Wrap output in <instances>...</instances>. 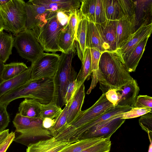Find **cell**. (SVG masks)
<instances>
[{
	"mask_svg": "<svg viewBox=\"0 0 152 152\" xmlns=\"http://www.w3.org/2000/svg\"><path fill=\"white\" fill-rule=\"evenodd\" d=\"M97 79L102 94L110 89L118 90L134 79L127 70L122 57L116 50L106 51L102 53Z\"/></svg>",
	"mask_w": 152,
	"mask_h": 152,
	"instance_id": "obj_1",
	"label": "cell"
},
{
	"mask_svg": "<svg viewBox=\"0 0 152 152\" xmlns=\"http://www.w3.org/2000/svg\"><path fill=\"white\" fill-rule=\"evenodd\" d=\"M54 91L53 77L30 79L3 95L0 98V103L7 107L14 100L25 98L34 99L42 104H46L52 102Z\"/></svg>",
	"mask_w": 152,
	"mask_h": 152,
	"instance_id": "obj_2",
	"label": "cell"
},
{
	"mask_svg": "<svg viewBox=\"0 0 152 152\" xmlns=\"http://www.w3.org/2000/svg\"><path fill=\"white\" fill-rule=\"evenodd\" d=\"M57 12L32 30L37 40L45 52H62L58 45V40L61 32L67 25L68 22L59 18Z\"/></svg>",
	"mask_w": 152,
	"mask_h": 152,
	"instance_id": "obj_3",
	"label": "cell"
},
{
	"mask_svg": "<svg viewBox=\"0 0 152 152\" xmlns=\"http://www.w3.org/2000/svg\"><path fill=\"white\" fill-rule=\"evenodd\" d=\"M42 122L40 118L21 116L14 132V141L28 146L39 140L53 137L50 131L43 127Z\"/></svg>",
	"mask_w": 152,
	"mask_h": 152,
	"instance_id": "obj_4",
	"label": "cell"
},
{
	"mask_svg": "<svg viewBox=\"0 0 152 152\" xmlns=\"http://www.w3.org/2000/svg\"><path fill=\"white\" fill-rule=\"evenodd\" d=\"M74 53V47L67 52H61L56 72L53 77L54 91L52 103L61 108L64 105L66 90L69 83Z\"/></svg>",
	"mask_w": 152,
	"mask_h": 152,
	"instance_id": "obj_5",
	"label": "cell"
},
{
	"mask_svg": "<svg viewBox=\"0 0 152 152\" xmlns=\"http://www.w3.org/2000/svg\"><path fill=\"white\" fill-rule=\"evenodd\" d=\"M26 2L23 0H10L0 9L4 23V29L15 36L26 29Z\"/></svg>",
	"mask_w": 152,
	"mask_h": 152,
	"instance_id": "obj_6",
	"label": "cell"
},
{
	"mask_svg": "<svg viewBox=\"0 0 152 152\" xmlns=\"http://www.w3.org/2000/svg\"><path fill=\"white\" fill-rule=\"evenodd\" d=\"M113 107V104L106 99L105 94H102L92 106L81 110L73 121L65 125L55 136L65 134L86 124Z\"/></svg>",
	"mask_w": 152,
	"mask_h": 152,
	"instance_id": "obj_7",
	"label": "cell"
},
{
	"mask_svg": "<svg viewBox=\"0 0 152 152\" xmlns=\"http://www.w3.org/2000/svg\"><path fill=\"white\" fill-rule=\"evenodd\" d=\"M13 47L21 57L31 64L44 53L32 30L26 29L15 36Z\"/></svg>",
	"mask_w": 152,
	"mask_h": 152,
	"instance_id": "obj_8",
	"label": "cell"
},
{
	"mask_svg": "<svg viewBox=\"0 0 152 152\" xmlns=\"http://www.w3.org/2000/svg\"><path fill=\"white\" fill-rule=\"evenodd\" d=\"M132 108L129 106L116 105L86 124L65 134L57 135L55 137V139L57 141L68 142L71 143L76 142L83 133L91 128L116 115L126 112Z\"/></svg>",
	"mask_w": 152,
	"mask_h": 152,
	"instance_id": "obj_9",
	"label": "cell"
},
{
	"mask_svg": "<svg viewBox=\"0 0 152 152\" xmlns=\"http://www.w3.org/2000/svg\"><path fill=\"white\" fill-rule=\"evenodd\" d=\"M60 59L57 53H44L30 66V79L36 80L53 77L56 71Z\"/></svg>",
	"mask_w": 152,
	"mask_h": 152,
	"instance_id": "obj_10",
	"label": "cell"
},
{
	"mask_svg": "<svg viewBox=\"0 0 152 152\" xmlns=\"http://www.w3.org/2000/svg\"><path fill=\"white\" fill-rule=\"evenodd\" d=\"M149 22L147 20L142 22L135 32L116 50L123 60L142 41L150 36L152 31V23Z\"/></svg>",
	"mask_w": 152,
	"mask_h": 152,
	"instance_id": "obj_11",
	"label": "cell"
},
{
	"mask_svg": "<svg viewBox=\"0 0 152 152\" xmlns=\"http://www.w3.org/2000/svg\"><path fill=\"white\" fill-rule=\"evenodd\" d=\"M25 8L26 15V29H28L32 30L56 13L48 10L45 7L35 3L34 0L26 2Z\"/></svg>",
	"mask_w": 152,
	"mask_h": 152,
	"instance_id": "obj_12",
	"label": "cell"
},
{
	"mask_svg": "<svg viewBox=\"0 0 152 152\" xmlns=\"http://www.w3.org/2000/svg\"><path fill=\"white\" fill-rule=\"evenodd\" d=\"M116 21L107 20L102 23H95L101 37L105 51H115L117 49Z\"/></svg>",
	"mask_w": 152,
	"mask_h": 152,
	"instance_id": "obj_13",
	"label": "cell"
},
{
	"mask_svg": "<svg viewBox=\"0 0 152 152\" xmlns=\"http://www.w3.org/2000/svg\"><path fill=\"white\" fill-rule=\"evenodd\" d=\"M138 24L136 18L127 15L117 20L116 34L117 49L135 32L136 30V27Z\"/></svg>",
	"mask_w": 152,
	"mask_h": 152,
	"instance_id": "obj_14",
	"label": "cell"
},
{
	"mask_svg": "<svg viewBox=\"0 0 152 152\" xmlns=\"http://www.w3.org/2000/svg\"><path fill=\"white\" fill-rule=\"evenodd\" d=\"M48 10L56 13L61 11L69 13L77 10L80 7V0H34Z\"/></svg>",
	"mask_w": 152,
	"mask_h": 152,
	"instance_id": "obj_15",
	"label": "cell"
},
{
	"mask_svg": "<svg viewBox=\"0 0 152 152\" xmlns=\"http://www.w3.org/2000/svg\"><path fill=\"white\" fill-rule=\"evenodd\" d=\"M70 143L56 140L53 137L29 145L26 152H61Z\"/></svg>",
	"mask_w": 152,
	"mask_h": 152,
	"instance_id": "obj_16",
	"label": "cell"
},
{
	"mask_svg": "<svg viewBox=\"0 0 152 152\" xmlns=\"http://www.w3.org/2000/svg\"><path fill=\"white\" fill-rule=\"evenodd\" d=\"M121 116L112 119L106 125L96 130L83 134L79 138L77 141L87 138L106 139L110 137L124 122L126 119L122 118Z\"/></svg>",
	"mask_w": 152,
	"mask_h": 152,
	"instance_id": "obj_17",
	"label": "cell"
},
{
	"mask_svg": "<svg viewBox=\"0 0 152 152\" xmlns=\"http://www.w3.org/2000/svg\"><path fill=\"white\" fill-rule=\"evenodd\" d=\"M140 90L137 82L133 79L120 90H116L119 99L117 105L133 107Z\"/></svg>",
	"mask_w": 152,
	"mask_h": 152,
	"instance_id": "obj_18",
	"label": "cell"
},
{
	"mask_svg": "<svg viewBox=\"0 0 152 152\" xmlns=\"http://www.w3.org/2000/svg\"><path fill=\"white\" fill-rule=\"evenodd\" d=\"M85 96V86L83 83L75 92L69 107L67 124L71 123L81 111Z\"/></svg>",
	"mask_w": 152,
	"mask_h": 152,
	"instance_id": "obj_19",
	"label": "cell"
},
{
	"mask_svg": "<svg viewBox=\"0 0 152 152\" xmlns=\"http://www.w3.org/2000/svg\"><path fill=\"white\" fill-rule=\"evenodd\" d=\"M86 48H96L100 51H105L102 40L95 23L88 20L86 30Z\"/></svg>",
	"mask_w": 152,
	"mask_h": 152,
	"instance_id": "obj_20",
	"label": "cell"
},
{
	"mask_svg": "<svg viewBox=\"0 0 152 152\" xmlns=\"http://www.w3.org/2000/svg\"><path fill=\"white\" fill-rule=\"evenodd\" d=\"M149 38L146 37L142 41L129 55L124 59L125 66L129 73L135 71L145 50Z\"/></svg>",
	"mask_w": 152,
	"mask_h": 152,
	"instance_id": "obj_21",
	"label": "cell"
},
{
	"mask_svg": "<svg viewBox=\"0 0 152 152\" xmlns=\"http://www.w3.org/2000/svg\"><path fill=\"white\" fill-rule=\"evenodd\" d=\"M31 67L19 75L4 81L0 84V98L4 94L18 86L23 84L31 79Z\"/></svg>",
	"mask_w": 152,
	"mask_h": 152,
	"instance_id": "obj_22",
	"label": "cell"
},
{
	"mask_svg": "<svg viewBox=\"0 0 152 152\" xmlns=\"http://www.w3.org/2000/svg\"><path fill=\"white\" fill-rule=\"evenodd\" d=\"M41 105L34 99L25 98L19 104V113L26 117L39 118Z\"/></svg>",
	"mask_w": 152,
	"mask_h": 152,
	"instance_id": "obj_23",
	"label": "cell"
},
{
	"mask_svg": "<svg viewBox=\"0 0 152 152\" xmlns=\"http://www.w3.org/2000/svg\"><path fill=\"white\" fill-rule=\"evenodd\" d=\"M88 20L83 16L78 25L75 41L77 42L78 50V57L82 61L85 50L86 30Z\"/></svg>",
	"mask_w": 152,
	"mask_h": 152,
	"instance_id": "obj_24",
	"label": "cell"
},
{
	"mask_svg": "<svg viewBox=\"0 0 152 152\" xmlns=\"http://www.w3.org/2000/svg\"><path fill=\"white\" fill-rule=\"evenodd\" d=\"M14 38L11 34L0 32V61L4 64L12 54Z\"/></svg>",
	"mask_w": 152,
	"mask_h": 152,
	"instance_id": "obj_25",
	"label": "cell"
},
{
	"mask_svg": "<svg viewBox=\"0 0 152 152\" xmlns=\"http://www.w3.org/2000/svg\"><path fill=\"white\" fill-rule=\"evenodd\" d=\"M28 68L23 62H12L4 64L1 75L3 81L19 75Z\"/></svg>",
	"mask_w": 152,
	"mask_h": 152,
	"instance_id": "obj_26",
	"label": "cell"
},
{
	"mask_svg": "<svg viewBox=\"0 0 152 152\" xmlns=\"http://www.w3.org/2000/svg\"><path fill=\"white\" fill-rule=\"evenodd\" d=\"M136 17L138 23L141 20L142 23L145 20L148 21V16H151V0L135 1Z\"/></svg>",
	"mask_w": 152,
	"mask_h": 152,
	"instance_id": "obj_27",
	"label": "cell"
},
{
	"mask_svg": "<svg viewBox=\"0 0 152 152\" xmlns=\"http://www.w3.org/2000/svg\"><path fill=\"white\" fill-rule=\"evenodd\" d=\"M105 139L103 138H87L81 140L71 143L61 152H80Z\"/></svg>",
	"mask_w": 152,
	"mask_h": 152,
	"instance_id": "obj_28",
	"label": "cell"
},
{
	"mask_svg": "<svg viewBox=\"0 0 152 152\" xmlns=\"http://www.w3.org/2000/svg\"><path fill=\"white\" fill-rule=\"evenodd\" d=\"M81 68L77 75L80 80L84 83L92 73L90 49L86 48L82 61Z\"/></svg>",
	"mask_w": 152,
	"mask_h": 152,
	"instance_id": "obj_29",
	"label": "cell"
},
{
	"mask_svg": "<svg viewBox=\"0 0 152 152\" xmlns=\"http://www.w3.org/2000/svg\"><path fill=\"white\" fill-rule=\"evenodd\" d=\"M103 2L107 20H118L121 18L118 0H103Z\"/></svg>",
	"mask_w": 152,
	"mask_h": 152,
	"instance_id": "obj_30",
	"label": "cell"
},
{
	"mask_svg": "<svg viewBox=\"0 0 152 152\" xmlns=\"http://www.w3.org/2000/svg\"><path fill=\"white\" fill-rule=\"evenodd\" d=\"M75 38L70 32L68 24L62 30L59 36L58 45L62 51L66 53L74 47Z\"/></svg>",
	"mask_w": 152,
	"mask_h": 152,
	"instance_id": "obj_31",
	"label": "cell"
},
{
	"mask_svg": "<svg viewBox=\"0 0 152 152\" xmlns=\"http://www.w3.org/2000/svg\"><path fill=\"white\" fill-rule=\"evenodd\" d=\"M72 99L66 104L62 112L56 118L55 123L50 130L53 137L56 134L67 124L68 110Z\"/></svg>",
	"mask_w": 152,
	"mask_h": 152,
	"instance_id": "obj_32",
	"label": "cell"
},
{
	"mask_svg": "<svg viewBox=\"0 0 152 152\" xmlns=\"http://www.w3.org/2000/svg\"><path fill=\"white\" fill-rule=\"evenodd\" d=\"M96 0H82L80 10L82 15L89 21L95 23Z\"/></svg>",
	"mask_w": 152,
	"mask_h": 152,
	"instance_id": "obj_33",
	"label": "cell"
},
{
	"mask_svg": "<svg viewBox=\"0 0 152 152\" xmlns=\"http://www.w3.org/2000/svg\"><path fill=\"white\" fill-rule=\"evenodd\" d=\"M77 75L76 72L72 67L70 80L65 96V104L72 99L75 91L83 84L77 77Z\"/></svg>",
	"mask_w": 152,
	"mask_h": 152,
	"instance_id": "obj_34",
	"label": "cell"
},
{
	"mask_svg": "<svg viewBox=\"0 0 152 152\" xmlns=\"http://www.w3.org/2000/svg\"><path fill=\"white\" fill-rule=\"evenodd\" d=\"M62 110L61 108L52 102L46 104H42L39 118L42 120L45 118L54 119Z\"/></svg>",
	"mask_w": 152,
	"mask_h": 152,
	"instance_id": "obj_35",
	"label": "cell"
},
{
	"mask_svg": "<svg viewBox=\"0 0 152 152\" xmlns=\"http://www.w3.org/2000/svg\"><path fill=\"white\" fill-rule=\"evenodd\" d=\"M118 1L120 8L121 18L127 15L136 19L135 13V1L118 0Z\"/></svg>",
	"mask_w": 152,
	"mask_h": 152,
	"instance_id": "obj_36",
	"label": "cell"
},
{
	"mask_svg": "<svg viewBox=\"0 0 152 152\" xmlns=\"http://www.w3.org/2000/svg\"><path fill=\"white\" fill-rule=\"evenodd\" d=\"M82 16L80 10L71 12L69 13L68 26L69 30L75 38V40L78 23Z\"/></svg>",
	"mask_w": 152,
	"mask_h": 152,
	"instance_id": "obj_37",
	"label": "cell"
},
{
	"mask_svg": "<svg viewBox=\"0 0 152 152\" xmlns=\"http://www.w3.org/2000/svg\"><path fill=\"white\" fill-rule=\"evenodd\" d=\"M110 137H108L80 152H110L111 142Z\"/></svg>",
	"mask_w": 152,
	"mask_h": 152,
	"instance_id": "obj_38",
	"label": "cell"
},
{
	"mask_svg": "<svg viewBox=\"0 0 152 152\" xmlns=\"http://www.w3.org/2000/svg\"><path fill=\"white\" fill-rule=\"evenodd\" d=\"M152 112V109L133 107L129 111L122 114L121 118L126 119L137 118Z\"/></svg>",
	"mask_w": 152,
	"mask_h": 152,
	"instance_id": "obj_39",
	"label": "cell"
},
{
	"mask_svg": "<svg viewBox=\"0 0 152 152\" xmlns=\"http://www.w3.org/2000/svg\"><path fill=\"white\" fill-rule=\"evenodd\" d=\"M107 20L103 0H96L95 10V23H101Z\"/></svg>",
	"mask_w": 152,
	"mask_h": 152,
	"instance_id": "obj_40",
	"label": "cell"
},
{
	"mask_svg": "<svg viewBox=\"0 0 152 152\" xmlns=\"http://www.w3.org/2000/svg\"><path fill=\"white\" fill-rule=\"evenodd\" d=\"M139 123L142 129L148 134H152V112L142 116L139 120Z\"/></svg>",
	"mask_w": 152,
	"mask_h": 152,
	"instance_id": "obj_41",
	"label": "cell"
},
{
	"mask_svg": "<svg viewBox=\"0 0 152 152\" xmlns=\"http://www.w3.org/2000/svg\"><path fill=\"white\" fill-rule=\"evenodd\" d=\"M133 107L152 109V97L147 95L138 96Z\"/></svg>",
	"mask_w": 152,
	"mask_h": 152,
	"instance_id": "obj_42",
	"label": "cell"
},
{
	"mask_svg": "<svg viewBox=\"0 0 152 152\" xmlns=\"http://www.w3.org/2000/svg\"><path fill=\"white\" fill-rule=\"evenodd\" d=\"M7 106L0 103V132L5 130L10 122Z\"/></svg>",
	"mask_w": 152,
	"mask_h": 152,
	"instance_id": "obj_43",
	"label": "cell"
},
{
	"mask_svg": "<svg viewBox=\"0 0 152 152\" xmlns=\"http://www.w3.org/2000/svg\"><path fill=\"white\" fill-rule=\"evenodd\" d=\"M105 95L107 99L112 103L114 107L117 105L119 99L116 90L112 89L109 90L105 93Z\"/></svg>",
	"mask_w": 152,
	"mask_h": 152,
	"instance_id": "obj_44",
	"label": "cell"
},
{
	"mask_svg": "<svg viewBox=\"0 0 152 152\" xmlns=\"http://www.w3.org/2000/svg\"><path fill=\"white\" fill-rule=\"evenodd\" d=\"M15 134L13 132L10 133L9 136L6 141L0 145V152H6L7 149L14 141Z\"/></svg>",
	"mask_w": 152,
	"mask_h": 152,
	"instance_id": "obj_45",
	"label": "cell"
},
{
	"mask_svg": "<svg viewBox=\"0 0 152 152\" xmlns=\"http://www.w3.org/2000/svg\"><path fill=\"white\" fill-rule=\"evenodd\" d=\"M55 123V119L45 118L42 120V126L45 129L50 130Z\"/></svg>",
	"mask_w": 152,
	"mask_h": 152,
	"instance_id": "obj_46",
	"label": "cell"
},
{
	"mask_svg": "<svg viewBox=\"0 0 152 152\" xmlns=\"http://www.w3.org/2000/svg\"><path fill=\"white\" fill-rule=\"evenodd\" d=\"M10 133L9 129H5L0 132V145L4 143L8 137Z\"/></svg>",
	"mask_w": 152,
	"mask_h": 152,
	"instance_id": "obj_47",
	"label": "cell"
},
{
	"mask_svg": "<svg viewBox=\"0 0 152 152\" xmlns=\"http://www.w3.org/2000/svg\"><path fill=\"white\" fill-rule=\"evenodd\" d=\"M4 64V63L0 61V84L3 81L1 75Z\"/></svg>",
	"mask_w": 152,
	"mask_h": 152,
	"instance_id": "obj_48",
	"label": "cell"
},
{
	"mask_svg": "<svg viewBox=\"0 0 152 152\" xmlns=\"http://www.w3.org/2000/svg\"><path fill=\"white\" fill-rule=\"evenodd\" d=\"M4 29V23L2 18L0 14V32Z\"/></svg>",
	"mask_w": 152,
	"mask_h": 152,
	"instance_id": "obj_49",
	"label": "cell"
},
{
	"mask_svg": "<svg viewBox=\"0 0 152 152\" xmlns=\"http://www.w3.org/2000/svg\"><path fill=\"white\" fill-rule=\"evenodd\" d=\"M10 0H0V9L6 5Z\"/></svg>",
	"mask_w": 152,
	"mask_h": 152,
	"instance_id": "obj_50",
	"label": "cell"
},
{
	"mask_svg": "<svg viewBox=\"0 0 152 152\" xmlns=\"http://www.w3.org/2000/svg\"><path fill=\"white\" fill-rule=\"evenodd\" d=\"M148 152H152V142H150Z\"/></svg>",
	"mask_w": 152,
	"mask_h": 152,
	"instance_id": "obj_51",
	"label": "cell"
}]
</instances>
